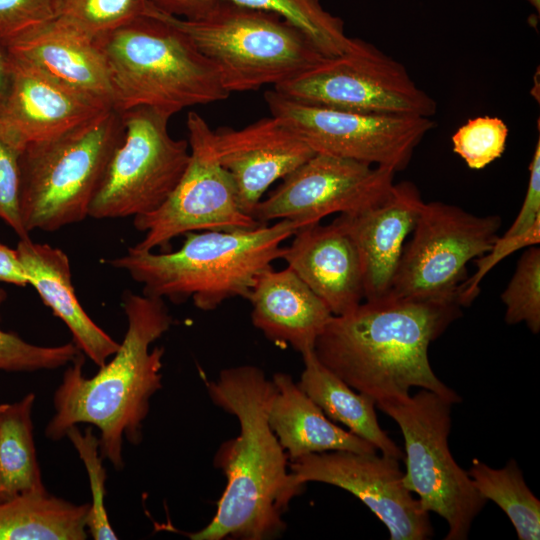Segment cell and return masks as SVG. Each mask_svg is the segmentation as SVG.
I'll list each match as a JSON object with an SVG mask.
<instances>
[{
	"mask_svg": "<svg viewBox=\"0 0 540 540\" xmlns=\"http://www.w3.org/2000/svg\"><path fill=\"white\" fill-rule=\"evenodd\" d=\"M207 390L216 406L238 419L240 433L223 442L214 457L226 477L216 513L189 538L273 539L286 529L283 514L305 487L295 481L268 422L274 383L261 368L242 365L223 369Z\"/></svg>",
	"mask_w": 540,
	"mask_h": 540,
	"instance_id": "6da1fadb",
	"label": "cell"
},
{
	"mask_svg": "<svg viewBox=\"0 0 540 540\" xmlns=\"http://www.w3.org/2000/svg\"><path fill=\"white\" fill-rule=\"evenodd\" d=\"M122 308L127 330L118 350L92 377L83 374L80 352L67 365L53 395L55 412L45 428L52 441L84 423L100 431V453L122 470L124 439L138 445L152 396L162 387L163 347L150 345L173 324L164 299L126 291Z\"/></svg>",
	"mask_w": 540,
	"mask_h": 540,
	"instance_id": "7a4b0ae2",
	"label": "cell"
},
{
	"mask_svg": "<svg viewBox=\"0 0 540 540\" xmlns=\"http://www.w3.org/2000/svg\"><path fill=\"white\" fill-rule=\"evenodd\" d=\"M451 302L385 297L333 316L317 338L318 360L376 402L408 396L413 387L454 404L461 397L429 363L428 348L460 315Z\"/></svg>",
	"mask_w": 540,
	"mask_h": 540,
	"instance_id": "3957f363",
	"label": "cell"
},
{
	"mask_svg": "<svg viewBox=\"0 0 540 540\" xmlns=\"http://www.w3.org/2000/svg\"><path fill=\"white\" fill-rule=\"evenodd\" d=\"M301 226L291 220L253 229L198 231L185 234L173 252L154 253L129 247L108 263L143 285V294L213 311L230 298L247 299L258 276L281 259L282 243Z\"/></svg>",
	"mask_w": 540,
	"mask_h": 540,
	"instance_id": "277c9868",
	"label": "cell"
},
{
	"mask_svg": "<svg viewBox=\"0 0 540 540\" xmlns=\"http://www.w3.org/2000/svg\"><path fill=\"white\" fill-rule=\"evenodd\" d=\"M105 58L113 109L151 107L172 116L227 99L216 66L181 30L144 13L95 39Z\"/></svg>",
	"mask_w": 540,
	"mask_h": 540,
	"instance_id": "5b68a950",
	"label": "cell"
},
{
	"mask_svg": "<svg viewBox=\"0 0 540 540\" xmlns=\"http://www.w3.org/2000/svg\"><path fill=\"white\" fill-rule=\"evenodd\" d=\"M145 13L185 33L216 66L230 94L276 86L324 57L300 30L280 16L228 0H220L196 20L167 14L149 2Z\"/></svg>",
	"mask_w": 540,
	"mask_h": 540,
	"instance_id": "8992f818",
	"label": "cell"
},
{
	"mask_svg": "<svg viewBox=\"0 0 540 540\" xmlns=\"http://www.w3.org/2000/svg\"><path fill=\"white\" fill-rule=\"evenodd\" d=\"M124 136L121 112L90 121L20 152V215L25 230L53 232L81 222Z\"/></svg>",
	"mask_w": 540,
	"mask_h": 540,
	"instance_id": "52a82bcc",
	"label": "cell"
},
{
	"mask_svg": "<svg viewBox=\"0 0 540 540\" xmlns=\"http://www.w3.org/2000/svg\"><path fill=\"white\" fill-rule=\"evenodd\" d=\"M454 403L427 389L376 402L399 426L405 447V487L418 495L424 510L448 524L445 540L467 539L473 520L487 500L467 471L454 460L448 445Z\"/></svg>",
	"mask_w": 540,
	"mask_h": 540,
	"instance_id": "ba28073f",
	"label": "cell"
},
{
	"mask_svg": "<svg viewBox=\"0 0 540 540\" xmlns=\"http://www.w3.org/2000/svg\"><path fill=\"white\" fill-rule=\"evenodd\" d=\"M124 136L113 152L89 208L95 219L136 217L158 209L180 181L188 141L168 130L172 115L136 107L121 112Z\"/></svg>",
	"mask_w": 540,
	"mask_h": 540,
	"instance_id": "9c48e42d",
	"label": "cell"
},
{
	"mask_svg": "<svg viewBox=\"0 0 540 540\" xmlns=\"http://www.w3.org/2000/svg\"><path fill=\"white\" fill-rule=\"evenodd\" d=\"M501 226L443 202H424L387 297L459 303L467 264L487 253ZM461 306V305H460Z\"/></svg>",
	"mask_w": 540,
	"mask_h": 540,
	"instance_id": "30bf717a",
	"label": "cell"
},
{
	"mask_svg": "<svg viewBox=\"0 0 540 540\" xmlns=\"http://www.w3.org/2000/svg\"><path fill=\"white\" fill-rule=\"evenodd\" d=\"M273 89L302 103L353 112L432 117L437 110L403 64L358 38L344 53L323 57Z\"/></svg>",
	"mask_w": 540,
	"mask_h": 540,
	"instance_id": "8fae6325",
	"label": "cell"
},
{
	"mask_svg": "<svg viewBox=\"0 0 540 540\" xmlns=\"http://www.w3.org/2000/svg\"><path fill=\"white\" fill-rule=\"evenodd\" d=\"M186 126L190 150L187 167L158 209L134 217V227L145 233L132 246L135 250L160 248L168 252L171 240L189 232L253 229L262 225L242 210L234 181L216 158L213 130L206 120L190 111Z\"/></svg>",
	"mask_w": 540,
	"mask_h": 540,
	"instance_id": "7c38bea8",
	"label": "cell"
},
{
	"mask_svg": "<svg viewBox=\"0 0 540 540\" xmlns=\"http://www.w3.org/2000/svg\"><path fill=\"white\" fill-rule=\"evenodd\" d=\"M272 116L283 120L315 153L400 171L436 122L431 117L363 113L310 105L268 90Z\"/></svg>",
	"mask_w": 540,
	"mask_h": 540,
	"instance_id": "4fadbf2b",
	"label": "cell"
},
{
	"mask_svg": "<svg viewBox=\"0 0 540 540\" xmlns=\"http://www.w3.org/2000/svg\"><path fill=\"white\" fill-rule=\"evenodd\" d=\"M393 170L315 153L282 179L252 212L260 224L291 220L301 227L331 214H352L383 200L394 184Z\"/></svg>",
	"mask_w": 540,
	"mask_h": 540,
	"instance_id": "5bb4252c",
	"label": "cell"
},
{
	"mask_svg": "<svg viewBox=\"0 0 540 540\" xmlns=\"http://www.w3.org/2000/svg\"><path fill=\"white\" fill-rule=\"evenodd\" d=\"M298 484L321 482L360 499L387 527L391 540H426L429 514L403 483L399 460L376 453L328 451L289 461Z\"/></svg>",
	"mask_w": 540,
	"mask_h": 540,
	"instance_id": "9a60e30c",
	"label": "cell"
},
{
	"mask_svg": "<svg viewBox=\"0 0 540 540\" xmlns=\"http://www.w3.org/2000/svg\"><path fill=\"white\" fill-rule=\"evenodd\" d=\"M10 58L12 82L0 111V133L20 150L113 109L31 63Z\"/></svg>",
	"mask_w": 540,
	"mask_h": 540,
	"instance_id": "2e32d148",
	"label": "cell"
},
{
	"mask_svg": "<svg viewBox=\"0 0 540 540\" xmlns=\"http://www.w3.org/2000/svg\"><path fill=\"white\" fill-rule=\"evenodd\" d=\"M212 145L218 162L234 181L242 210L251 216L274 182L315 154L283 120L272 115L241 129L213 130Z\"/></svg>",
	"mask_w": 540,
	"mask_h": 540,
	"instance_id": "e0dca14e",
	"label": "cell"
},
{
	"mask_svg": "<svg viewBox=\"0 0 540 540\" xmlns=\"http://www.w3.org/2000/svg\"><path fill=\"white\" fill-rule=\"evenodd\" d=\"M424 204L408 181L393 184L382 201L363 211L340 214L334 221L349 235L358 251L364 282V301L388 296L405 246Z\"/></svg>",
	"mask_w": 540,
	"mask_h": 540,
	"instance_id": "ac0fdd59",
	"label": "cell"
},
{
	"mask_svg": "<svg viewBox=\"0 0 540 540\" xmlns=\"http://www.w3.org/2000/svg\"><path fill=\"white\" fill-rule=\"evenodd\" d=\"M281 259L329 308L346 314L364 301L363 272L349 235L333 220L299 228Z\"/></svg>",
	"mask_w": 540,
	"mask_h": 540,
	"instance_id": "d6986e66",
	"label": "cell"
},
{
	"mask_svg": "<svg viewBox=\"0 0 540 540\" xmlns=\"http://www.w3.org/2000/svg\"><path fill=\"white\" fill-rule=\"evenodd\" d=\"M251 320L264 336L303 354L334 316L325 303L289 268L262 272L247 298Z\"/></svg>",
	"mask_w": 540,
	"mask_h": 540,
	"instance_id": "ffe728a7",
	"label": "cell"
},
{
	"mask_svg": "<svg viewBox=\"0 0 540 540\" xmlns=\"http://www.w3.org/2000/svg\"><path fill=\"white\" fill-rule=\"evenodd\" d=\"M7 51L113 108L102 51L94 39L65 20L54 17L7 47Z\"/></svg>",
	"mask_w": 540,
	"mask_h": 540,
	"instance_id": "44dd1931",
	"label": "cell"
},
{
	"mask_svg": "<svg viewBox=\"0 0 540 540\" xmlns=\"http://www.w3.org/2000/svg\"><path fill=\"white\" fill-rule=\"evenodd\" d=\"M19 260L43 303L70 330L77 348L98 367L118 350L120 343L99 327L80 305L72 284L70 261L60 248L19 239Z\"/></svg>",
	"mask_w": 540,
	"mask_h": 540,
	"instance_id": "7402d4cb",
	"label": "cell"
},
{
	"mask_svg": "<svg viewBox=\"0 0 540 540\" xmlns=\"http://www.w3.org/2000/svg\"><path fill=\"white\" fill-rule=\"evenodd\" d=\"M268 422L289 461L312 453H376L366 440L334 424L287 373H275Z\"/></svg>",
	"mask_w": 540,
	"mask_h": 540,
	"instance_id": "603a6c76",
	"label": "cell"
},
{
	"mask_svg": "<svg viewBox=\"0 0 540 540\" xmlns=\"http://www.w3.org/2000/svg\"><path fill=\"white\" fill-rule=\"evenodd\" d=\"M301 355L304 369L298 385L323 413L331 421L345 425L351 433L371 443L381 454L403 459L404 452L379 425L375 400L356 392L325 367L314 350Z\"/></svg>",
	"mask_w": 540,
	"mask_h": 540,
	"instance_id": "cb8c5ba5",
	"label": "cell"
},
{
	"mask_svg": "<svg viewBox=\"0 0 540 540\" xmlns=\"http://www.w3.org/2000/svg\"><path fill=\"white\" fill-rule=\"evenodd\" d=\"M89 508L46 490L13 496L0 501V540H85Z\"/></svg>",
	"mask_w": 540,
	"mask_h": 540,
	"instance_id": "d4e9b609",
	"label": "cell"
},
{
	"mask_svg": "<svg viewBox=\"0 0 540 540\" xmlns=\"http://www.w3.org/2000/svg\"><path fill=\"white\" fill-rule=\"evenodd\" d=\"M34 393L0 404V481L6 499L44 491L33 439Z\"/></svg>",
	"mask_w": 540,
	"mask_h": 540,
	"instance_id": "484cf974",
	"label": "cell"
},
{
	"mask_svg": "<svg viewBox=\"0 0 540 540\" xmlns=\"http://www.w3.org/2000/svg\"><path fill=\"white\" fill-rule=\"evenodd\" d=\"M467 473L478 493L507 515L518 539L540 538V501L527 486L514 459L503 468L494 469L475 458Z\"/></svg>",
	"mask_w": 540,
	"mask_h": 540,
	"instance_id": "4316f807",
	"label": "cell"
},
{
	"mask_svg": "<svg viewBox=\"0 0 540 540\" xmlns=\"http://www.w3.org/2000/svg\"><path fill=\"white\" fill-rule=\"evenodd\" d=\"M274 13L300 30L324 57L344 53L352 44L341 18L331 14L320 0H228Z\"/></svg>",
	"mask_w": 540,
	"mask_h": 540,
	"instance_id": "83f0119b",
	"label": "cell"
},
{
	"mask_svg": "<svg viewBox=\"0 0 540 540\" xmlns=\"http://www.w3.org/2000/svg\"><path fill=\"white\" fill-rule=\"evenodd\" d=\"M147 0H55V15L92 39L144 15Z\"/></svg>",
	"mask_w": 540,
	"mask_h": 540,
	"instance_id": "f1b7e54d",
	"label": "cell"
},
{
	"mask_svg": "<svg viewBox=\"0 0 540 540\" xmlns=\"http://www.w3.org/2000/svg\"><path fill=\"white\" fill-rule=\"evenodd\" d=\"M508 324L524 322L530 331H540V248L529 246L501 294Z\"/></svg>",
	"mask_w": 540,
	"mask_h": 540,
	"instance_id": "f546056e",
	"label": "cell"
},
{
	"mask_svg": "<svg viewBox=\"0 0 540 540\" xmlns=\"http://www.w3.org/2000/svg\"><path fill=\"white\" fill-rule=\"evenodd\" d=\"M65 437H68L73 444L86 468L89 479L92 502L87 517L88 534L95 540L118 539L110 524L105 507L107 473L102 463L99 438L93 433L91 426L81 432L77 425L70 427Z\"/></svg>",
	"mask_w": 540,
	"mask_h": 540,
	"instance_id": "4dcf8cb0",
	"label": "cell"
},
{
	"mask_svg": "<svg viewBox=\"0 0 540 540\" xmlns=\"http://www.w3.org/2000/svg\"><path fill=\"white\" fill-rule=\"evenodd\" d=\"M7 298L0 287V308ZM80 350L69 342L57 346H40L29 343L14 332L0 327V370L7 372H31L53 370L67 366Z\"/></svg>",
	"mask_w": 540,
	"mask_h": 540,
	"instance_id": "1f68e13d",
	"label": "cell"
},
{
	"mask_svg": "<svg viewBox=\"0 0 540 540\" xmlns=\"http://www.w3.org/2000/svg\"><path fill=\"white\" fill-rule=\"evenodd\" d=\"M508 132L507 125L498 117L471 118L453 134V151L469 168L483 169L504 153Z\"/></svg>",
	"mask_w": 540,
	"mask_h": 540,
	"instance_id": "d6a6232c",
	"label": "cell"
},
{
	"mask_svg": "<svg viewBox=\"0 0 540 540\" xmlns=\"http://www.w3.org/2000/svg\"><path fill=\"white\" fill-rule=\"evenodd\" d=\"M54 17L55 0H0V43L7 49Z\"/></svg>",
	"mask_w": 540,
	"mask_h": 540,
	"instance_id": "836d02e7",
	"label": "cell"
},
{
	"mask_svg": "<svg viewBox=\"0 0 540 540\" xmlns=\"http://www.w3.org/2000/svg\"><path fill=\"white\" fill-rule=\"evenodd\" d=\"M21 150L0 133V219L18 235L29 238L25 230L19 207Z\"/></svg>",
	"mask_w": 540,
	"mask_h": 540,
	"instance_id": "e575fe53",
	"label": "cell"
},
{
	"mask_svg": "<svg viewBox=\"0 0 540 540\" xmlns=\"http://www.w3.org/2000/svg\"><path fill=\"white\" fill-rule=\"evenodd\" d=\"M540 242V223L522 235L498 237L492 248L477 259V271L462 284L459 302L461 306L470 305L479 293V284L484 275L501 259L526 246Z\"/></svg>",
	"mask_w": 540,
	"mask_h": 540,
	"instance_id": "d590c367",
	"label": "cell"
},
{
	"mask_svg": "<svg viewBox=\"0 0 540 540\" xmlns=\"http://www.w3.org/2000/svg\"><path fill=\"white\" fill-rule=\"evenodd\" d=\"M540 223V138L529 165V181L520 211L505 236L522 235Z\"/></svg>",
	"mask_w": 540,
	"mask_h": 540,
	"instance_id": "8d00e7d4",
	"label": "cell"
},
{
	"mask_svg": "<svg viewBox=\"0 0 540 540\" xmlns=\"http://www.w3.org/2000/svg\"><path fill=\"white\" fill-rule=\"evenodd\" d=\"M155 8L187 20L205 16L220 0H147Z\"/></svg>",
	"mask_w": 540,
	"mask_h": 540,
	"instance_id": "74e56055",
	"label": "cell"
},
{
	"mask_svg": "<svg viewBox=\"0 0 540 540\" xmlns=\"http://www.w3.org/2000/svg\"><path fill=\"white\" fill-rule=\"evenodd\" d=\"M0 281L17 286H27L28 279L16 249L0 243Z\"/></svg>",
	"mask_w": 540,
	"mask_h": 540,
	"instance_id": "f35d334b",
	"label": "cell"
},
{
	"mask_svg": "<svg viewBox=\"0 0 540 540\" xmlns=\"http://www.w3.org/2000/svg\"><path fill=\"white\" fill-rule=\"evenodd\" d=\"M12 82V63L10 55L0 43V111L8 96Z\"/></svg>",
	"mask_w": 540,
	"mask_h": 540,
	"instance_id": "ab89813d",
	"label": "cell"
},
{
	"mask_svg": "<svg viewBox=\"0 0 540 540\" xmlns=\"http://www.w3.org/2000/svg\"><path fill=\"white\" fill-rule=\"evenodd\" d=\"M528 2L536 11L537 13L540 12V0H525Z\"/></svg>",
	"mask_w": 540,
	"mask_h": 540,
	"instance_id": "60d3db41",
	"label": "cell"
},
{
	"mask_svg": "<svg viewBox=\"0 0 540 540\" xmlns=\"http://www.w3.org/2000/svg\"><path fill=\"white\" fill-rule=\"evenodd\" d=\"M2 500H5V497H4V494H3L2 485H1V481H0V501H2Z\"/></svg>",
	"mask_w": 540,
	"mask_h": 540,
	"instance_id": "b9f144b4",
	"label": "cell"
}]
</instances>
